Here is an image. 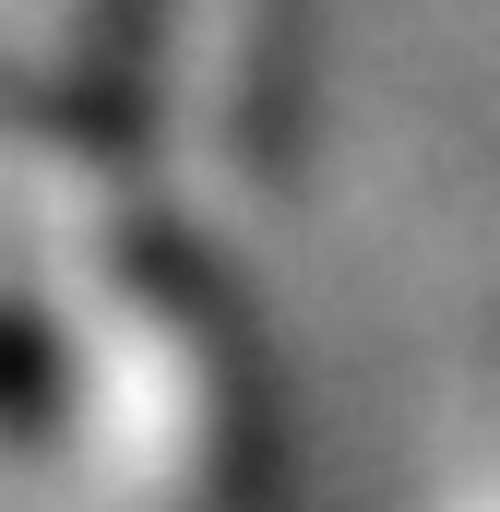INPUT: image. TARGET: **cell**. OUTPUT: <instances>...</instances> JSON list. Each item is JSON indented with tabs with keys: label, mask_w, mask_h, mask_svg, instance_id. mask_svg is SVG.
Here are the masks:
<instances>
[{
	"label": "cell",
	"mask_w": 500,
	"mask_h": 512,
	"mask_svg": "<svg viewBox=\"0 0 500 512\" xmlns=\"http://www.w3.org/2000/svg\"><path fill=\"white\" fill-rule=\"evenodd\" d=\"M36 298L60 322V453L96 512H262L274 382L227 239L131 215L36 274Z\"/></svg>",
	"instance_id": "1"
},
{
	"label": "cell",
	"mask_w": 500,
	"mask_h": 512,
	"mask_svg": "<svg viewBox=\"0 0 500 512\" xmlns=\"http://www.w3.org/2000/svg\"><path fill=\"white\" fill-rule=\"evenodd\" d=\"M60 453V322L24 274H0V465Z\"/></svg>",
	"instance_id": "3"
},
{
	"label": "cell",
	"mask_w": 500,
	"mask_h": 512,
	"mask_svg": "<svg viewBox=\"0 0 500 512\" xmlns=\"http://www.w3.org/2000/svg\"><path fill=\"white\" fill-rule=\"evenodd\" d=\"M155 143V203L239 251L310 155V0H96Z\"/></svg>",
	"instance_id": "2"
},
{
	"label": "cell",
	"mask_w": 500,
	"mask_h": 512,
	"mask_svg": "<svg viewBox=\"0 0 500 512\" xmlns=\"http://www.w3.org/2000/svg\"><path fill=\"white\" fill-rule=\"evenodd\" d=\"M429 512H500V429L465 441V465L441 477V501H429Z\"/></svg>",
	"instance_id": "4"
}]
</instances>
